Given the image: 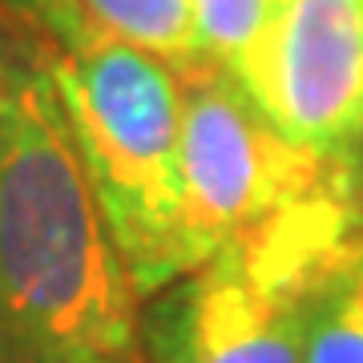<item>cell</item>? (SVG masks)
Wrapping results in <instances>:
<instances>
[{
  "instance_id": "cell-9",
  "label": "cell",
  "mask_w": 363,
  "mask_h": 363,
  "mask_svg": "<svg viewBox=\"0 0 363 363\" xmlns=\"http://www.w3.org/2000/svg\"><path fill=\"white\" fill-rule=\"evenodd\" d=\"M0 4L25 25H33L40 37H49L57 49H77L93 33L81 0H0Z\"/></svg>"
},
{
  "instance_id": "cell-4",
  "label": "cell",
  "mask_w": 363,
  "mask_h": 363,
  "mask_svg": "<svg viewBox=\"0 0 363 363\" xmlns=\"http://www.w3.org/2000/svg\"><path fill=\"white\" fill-rule=\"evenodd\" d=\"M359 154H315L291 142L218 61L182 73V178L194 267L319 190Z\"/></svg>"
},
{
  "instance_id": "cell-5",
  "label": "cell",
  "mask_w": 363,
  "mask_h": 363,
  "mask_svg": "<svg viewBox=\"0 0 363 363\" xmlns=\"http://www.w3.org/2000/svg\"><path fill=\"white\" fill-rule=\"evenodd\" d=\"M234 77L315 154L363 150V0H283Z\"/></svg>"
},
{
  "instance_id": "cell-2",
  "label": "cell",
  "mask_w": 363,
  "mask_h": 363,
  "mask_svg": "<svg viewBox=\"0 0 363 363\" xmlns=\"http://www.w3.org/2000/svg\"><path fill=\"white\" fill-rule=\"evenodd\" d=\"M359 247L363 154L255 234L142 298V363H303L315 295Z\"/></svg>"
},
{
  "instance_id": "cell-6",
  "label": "cell",
  "mask_w": 363,
  "mask_h": 363,
  "mask_svg": "<svg viewBox=\"0 0 363 363\" xmlns=\"http://www.w3.org/2000/svg\"><path fill=\"white\" fill-rule=\"evenodd\" d=\"M89 28L166 61L174 73H190L206 61L190 0H81Z\"/></svg>"
},
{
  "instance_id": "cell-1",
  "label": "cell",
  "mask_w": 363,
  "mask_h": 363,
  "mask_svg": "<svg viewBox=\"0 0 363 363\" xmlns=\"http://www.w3.org/2000/svg\"><path fill=\"white\" fill-rule=\"evenodd\" d=\"M57 45L0 40V363H142L138 291L81 169Z\"/></svg>"
},
{
  "instance_id": "cell-10",
  "label": "cell",
  "mask_w": 363,
  "mask_h": 363,
  "mask_svg": "<svg viewBox=\"0 0 363 363\" xmlns=\"http://www.w3.org/2000/svg\"><path fill=\"white\" fill-rule=\"evenodd\" d=\"M16 16L9 13V9H4V4H0V40H4V33H9V25H13Z\"/></svg>"
},
{
  "instance_id": "cell-7",
  "label": "cell",
  "mask_w": 363,
  "mask_h": 363,
  "mask_svg": "<svg viewBox=\"0 0 363 363\" xmlns=\"http://www.w3.org/2000/svg\"><path fill=\"white\" fill-rule=\"evenodd\" d=\"M303 363H363V247L351 250L319 286Z\"/></svg>"
},
{
  "instance_id": "cell-3",
  "label": "cell",
  "mask_w": 363,
  "mask_h": 363,
  "mask_svg": "<svg viewBox=\"0 0 363 363\" xmlns=\"http://www.w3.org/2000/svg\"><path fill=\"white\" fill-rule=\"evenodd\" d=\"M57 93L101 222L138 298L194 271L182 178V77L93 28L52 57Z\"/></svg>"
},
{
  "instance_id": "cell-8",
  "label": "cell",
  "mask_w": 363,
  "mask_h": 363,
  "mask_svg": "<svg viewBox=\"0 0 363 363\" xmlns=\"http://www.w3.org/2000/svg\"><path fill=\"white\" fill-rule=\"evenodd\" d=\"M279 4L283 0H190L206 61H218L234 73L250 45L267 33Z\"/></svg>"
}]
</instances>
